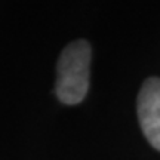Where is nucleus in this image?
<instances>
[{
  "mask_svg": "<svg viewBox=\"0 0 160 160\" xmlns=\"http://www.w3.org/2000/svg\"><path fill=\"white\" fill-rule=\"evenodd\" d=\"M91 45L86 40L70 43L59 55L57 67V95L67 105L83 101L89 89Z\"/></svg>",
  "mask_w": 160,
  "mask_h": 160,
  "instance_id": "1",
  "label": "nucleus"
},
{
  "mask_svg": "<svg viewBox=\"0 0 160 160\" xmlns=\"http://www.w3.org/2000/svg\"><path fill=\"white\" fill-rule=\"evenodd\" d=\"M138 117L142 133L160 151V79L150 77L138 95Z\"/></svg>",
  "mask_w": 160,
  "mask_h": 160,
  "instance_id": "2",
  "label": "nucleus"
}]
</instances>
